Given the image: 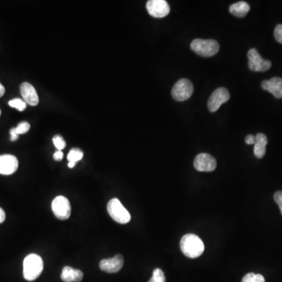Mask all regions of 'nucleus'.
<instances>
[{"label": "nucleus", "mask_w": 282, "mask_h": 282, "mask_svg": "<svg viewBox=\"0 0 282 282\" xmlns=\"http://www.w3.org/2000/svg\"><path fill=\"white\" fill-rule=\"evenodd\" d=\"M180 249L186 256L194 259L203 254L205 246L198 236L194 234H187L180 240Z\"/></svg>", "instance_id": "obj_1"}, {"label": "nucleus", "mask_w": 282, "mask_h": 282, "mask_svg": "<svg viewBox=\"0 0 282 282\" xmlns=\"http://www.w3.org/2000/svg\"><path fill=\"white\" fill-rule=\"evenodd\" d=\"M44 261L38 255L29 254L23 263V275L28 281H32L39 277L44 270Z\"/></svg>", "instance_id": "obj_2"}, {"label": "nucleus", "mask_w": 282, "mask_h": 282, "mask_svg": "<svg viewBox=\"0 0 282 282\" xmlns=\"http://www.w3.org/2000/svg\"><path fill=\"white\" fill-rule=\"evenodd\" d=\"M190 48L202 57H210L216 55L220 51V45L214 39L196 38L190 44Z\"/></svg>", "instance_id": "obj_3"}, {"label": "nucleus", "mask_w": 282, "mask_h": 282, "mask_svg": "<svg viewBox=\"0 0 282 282\" xmlns=\"http://www.w3.org/2000/svg\"><path fill=\"white\" fill-rule=\"evenodd\" d=\"M107 212L114 221L121 224L128 223L131 220V216L128 210L123 206L118 198L110 200L107 204Z\"/></svg>", "instance_id": "obj_4"}, {"label": "nucleus", "mask_w": 282, "mask_h": 282, "mask_svg": "<svg viewBox=\"0 0 282 282\" xmlns=\"http://www.w3.org/2000/svg\"><path fill=\"white\" fill-rule=\"evenodd\" d=\"M194 92V87L190 80L181 78L176 83L172 90V96L177 101H184L190 98Z\"/></svg>", "instance_id": "obj_5"}, {"label": "nucleus", "mask_w": 282, "mask_h": 282, "mask_svg": "<svg viewBox=\"0 0 282 282\" xmlns=\"http://www.w3.org/2000/svg\"><path fill=\"white\" fill-rule=\"evenodd\" d=\"M249 68L253 71H266L271 68V62L269 60L263 59L256 49L253 48L248 52Z\"/></svg>", "instance_id": "obj_6"}, {"label": "nucleus", "mask_w": 282, "mask_h": 282, "mask_svg": "<svg viewBox=\"0 0 282 282\" xmlns=\"http://www.w3.org/2000/svg\"><path fill=\"white\" fill-rule=\"evenodd\" d=\"M52 210L57 218L61 220H68L71 216V205L67 197L57 196L52 203Z\"/></svg>", "instance_id": "obj_7"}, {"label": "nucleus", "mask_w": 282, "mask_h": 282, "mask_svg": "<svg viewBox=\"0 0 282 282\" xmlns=\"http://www.w3.org/2000/svg\"><path fill=\"white\" fill-rule=\"evenodd\" d=\"M146 8L153 18H165L170 12V5L166 0H150L147 3Z\"/></svg>", "instance_id": "obj_8"}, {"label": "nucleus", "mask_w": 282, "mask_h": 282, "mask_svg": "<svg viewBox=\"0 0 282 282\" xmlns=\"http://www.w3.org/2000/svg\"><path fill=\"white\" fill-rule=\"evenodd\" d=\"M217 160L211 154L201 153L197 154L194 160V167L197 171L213 172L217 168Z\"/></svg>", "instance_id": "obj_9"}, {"label": "nucleus", "mask_w": 282, "mask_h": 282, "mask_svg": "<svg viewBox=\"0 0 282 282\" xmlns=\"http://www.w3.org/2000/svg\"><path fill=\"white\" fill-rule=\"evenodd\" d=\"M230 99L228 90L224 87H220L213 91L208 101V108L211 112H215L220 108V106L227 102Z\"/></svg>", "instance_id": "obj_10"}, {"label": "nucleus", "mask_w": 282, "mask_h": 282, "mask_svg": "<svg viewBox=\"0 0 282 282\" xmlns=\"http://www.w3.org/2000/svg\"><path fill=\"white\" fill-rule=\"evenodd\" d=\"M18 160L12 154L0 155V174L11 175L18 169Z\"/></svg>", "instance_id": "obj_11"}, {"label": "nucleus", "mask_w": 282, "mask_h": 282, "mask_svg": "<svg viewBox=\"0 0 282 282\" xmlns=\"http://www.w3.org/2000/svg\"><path fill=\"white\" fill-rule=\"evenodd\" d=\"M124 260L120 254L116 255L113 258L104 259L100 263V268L106 273H117L123 268Z\"/></svg>", "instance_id": "obj_12"}, {"label": "nucleus", "mask_w": 282, "mask_h": 282, "mask_svg": "<svg viewBox=\"0 0 282 282\" xmlns=\"http://www.w3.org/2000/svg\"><path fill=\"white\" fill-rule=\"evenodd\" d=\"M261 87L276 98H282V78L273 77L270 80H264L262 82Z\"/></svg>", "instance_id": "obj_13"}, {"label": "nucleus", "mask_w": 282, "mask_h": 282, "mask_svg": "<svg viewBox=\"0 0 282 282\" xmlns=\"http://www.w3.org/2000/svg\"><path fill=\"white\" fill-rule=\"evenodd\" d=\"M20 89H21V94L24 102L31 106L38 105V102H39L38 94L32 85L28 83H24L21 84Z\"/></svg>", "instance_id": "obj_14"}, {"label": "nucleus", "mask_w": 282, "mask_h": 282, "mask_svg": "<svg viewBox=\"0 0 282 282\" xmlns=\"http://www.w3.org/2000/svg\"><path fill=\"white\" fill-rule=\"evenodd\" d=\"M61 277L64 282H80L84 278V273L78 269L65 267L63 269Z\"/></svg>", "instance_id": "obj_15"}, {"label": "nucleus", "mask_w": 282, "mask_h": 282, "mask_svg": "<svg viewBox=\"0 0 282 282\" xmlns=\"http://www.w3.org/2000/svg\"><path fill=\"white\" fill-rule=\"evenodd\" d=\"M254 144V154L256 157L262 158L266 154V146L268 143L267 136L263 134H256Z\"/></svg>", "instance_id": "obj_16"}, {"label": "nucleus", "mask_w": 282, "mask_h": 282, "mask_svg": "<svg viewBox=\"0 0 282 282\" xmlns=\"http://www.w3.org/2000/svg\"><path fill=\"white\" fill-rule=\"evenodd\" d=\"M229 11H230V14H233L235 17L243 18L250 11V6L247 3L240 1V2L230 5Z\"/></svg>", "instance_id": "obj_17"}, {"label": "nucleus", "mask_w": 282, "mask_h": 282, "mask_svg": "<svg viewBox=\"0 0 282 282\" xmlns=\"http://www.w3.org/2000/svg\"><path fill=\"white\" fill-rule=\"evenodd\" d=\"M30 130V124L27 122H21L16 128H12L10 130L11 141L18 140L20 134H24L28 133Z\"/></svg>", "instance_id": "obj_18"}, {"label": "nucleus", "mask_w": 282, "mask_h": 282, "mask_svg": "<svg viewBox=\"0 0 282 282\" xmlns=\"http://www.w3.org/2000/svg\"><path fill=\"white\" fill-rule=\"evenodd\" d=\"M84 157V152L78 148H72L68 154V160L69 163L76 164L78 161Z\"/></svg>", "instance_id": "obj_19"}, {"label": "nucleus", "mask_w": 282, "mask_h": 282, "mask_svg": "<svg viewBox=\"0 0 282 282\" xmlns=\"http://www.w3.org/2000/svg\"><path fill=\"white\" fill-rule=\"evenodd\" d=\"M241 282H265L264 277L261 274H256L254 273H247L243 278Z\"/></svg>", "instance_id": "obj_20"}, {"label": "nucleus", "mask_w": 282, "mask_h": 282, "mask_svg": "<svg viewBox=\"0 0 282 282\" xmlns=\"http://www.w3.org/2000/svg\"><path fill=\"white\" fill-rule=\"evenodd\" d=\"M148 282H166L164 272L159 268L154 269L152 277Z\"/></svg>", "instance_id": "obj_21"}, {"label": "nucleus", "mask_w": 282, "mask_h": 282, "mask_svg": "<svg viewBox=\"0 0 282 282\" xmlns=\"http://www.w3.org/2000/svg\"><path fill=\"white\" fill-rule=\"evenodd\" d=\"M9 105L20 111H24L27 107L26 103L20 98L14 99L12 101H10Z\"/></svg>", "instance_id": "obj_22"}, {"label": "nucleus", "mask_w": 282, "mask_h": 282, "mask_svg": "<svg viewBox=\"0 0 282 282\" xmlns=\"http://www.w3.org/2000/svg\"><path fill=\"white\" fill-rule=\"evenodd\" d=\"M53 142H54V146L58 149V151H62L63 149L65 148V140L61 136L56 135L55 137H54Z\"/></svg>", "instance_id": "obj_23"}, {"label": "nucleus", "mask_w": 282, "mask_h": 282, "mask_svg": "<svg viewBox=\"0 0 282 282\" xmlns=\"http://www.w3.org/2000/svg\"><path fill=\"white\" fill-rule=\"evenodd\" d=\"M274 38L277 42L282 44V24H277L274 29Z\"/></svg>", "instance_id": "obj_24"}, {"label": "nucleus", "mask_w": 282, "mask_h": 282, "mask_svg": "<svg viewBox=\"0 0 282 282\" xmlns=\"http://www.w3.org/2000/svg\"><path fill=\"white\" fill-rule=\"evenodd\" d=\"M273 199H274L276 203L278 205L280 213H281L282 215V190H278V191L275 192L274 196H273Z\"/></svg>", "instance_id": "obj_25"}, {"label": "nucleus", "mask_w": 282, "mask_h": 282, "mask_svg": "<svg viewBox=\"0 0 282 282\" xmlns=\"http://www.w3.org/2000/svg\"><path fill=\"white\" fill-rule=\"evenodd\" d=\"M63 157H64V153L62 151H57L54 153V158L56 161H61Z\"/></svg>", "instance_id": "obj_26"}, {"label": "nucleus", "mask_w": 282, "mask_h": 282, "mask_svg": "<svg viewBox=\"0 0 282 282\" xmlns=\"http://www.w3.org/2000/svg\"><path fill=\"white\" fill-rule=\"evenodd\" d=\"M255 140H256V137L253 135H248L246 138V143L249 145H251V144H255Z\"/></svg>", "instance_id": "obj_27"}, {"label": "nucleus", "mask_w": 282, "mask_h": 282, "mask_svg": "<svg viewBox=\"0 0 282 282\" xmlns=\"http://www.w3.org/2000/svg\"><path fill=\"white\" fill-rule=\"evenodd\" d=\"M6 220V213L2 208H0V223H4Z\"/></svg>", "instance_id": "obj_28"}, {"label": "nucleus", "mask_w": 282, "mask_h": 282, "mask_svg": "<svg viewBox=\"0 0 282 282\" xmlns=\"http://www.w3.org/2000/svg\"><path fill=\"white\" fill-rule=\"evenodd\" d=\"M4 94H5V88L2 84H0V98L4 95Z\"/></svg>", "instance_id": "obj_29"}, {"label": "nucleus", "mask_w": 282, "mask_h": 282, "mask_svg": "<svg viewBox=\"0 0 282 282\" xmlns=\"http://www.w3.org/2000/svg\"><path fill=\"white\" fill-rule=\"evenodd\" d=\"M0 115H1V110H0Z\"/></svg>", "instance_id": "obj_30"}]
</instances>
